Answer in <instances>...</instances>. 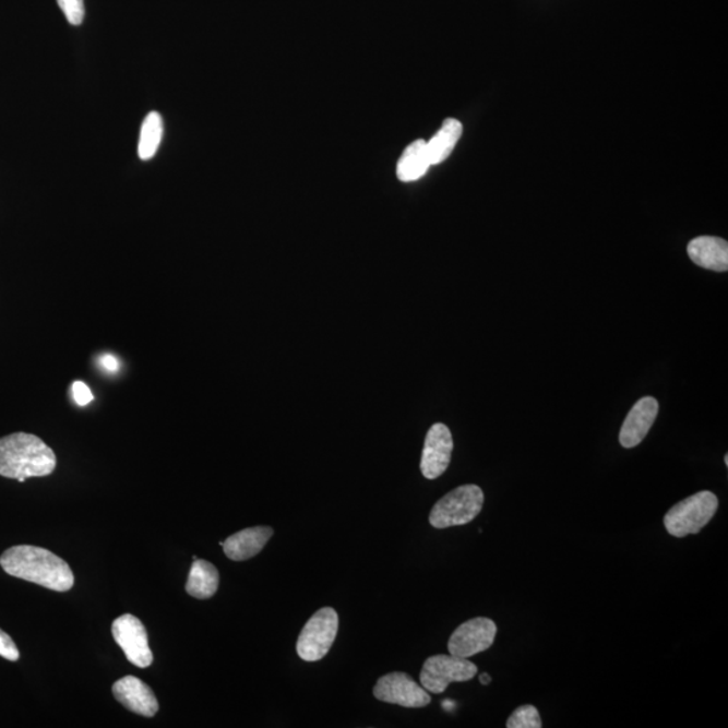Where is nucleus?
Wrapping results in <instances>:
<instances>
[{
    "label": "nucleus",
    "mask_w": 728,
    "mask_h": 728,
    "mask_svg": "<svg viewBox=\"0 0 728 728\" xmlns=\"http://www.w3.org/2000/svg\"><path fill=\"white\" fill-rule=\"evenodd\" d=\"M0 565L10 576L38 584L51 592L67 593L74 584L71 566L48 549L32 546L9 548L0 558Z\"/></svg>",
    "instance_id": "1"
},
{
    "label": "nucleus",
    "mask_w": 728,
    "mask_h": 728,
    "mask_svg": "<svg viewBox=\"0 0 728 728\" xmlns=\"http://www.w3.org/2000/svg\"><path fill=\"white\" fill-rule=\"evenodd\" d=\"M53 450L37 435L13 433L0 439V475L23 484L28 478L48 477L55 472Z\"/></svg>",
    "instance_id": "2"
},
{
    "label": "nucleus",
    "mask_w": 728,
    "mask_h": 728,
    "mask_svg": "<svg viewBox=\"0 0 728 728\" xmlns=\"http://www.w3.org/2000/svg\"><path fill=\"white\" fill-rule=\"evenodd\" d=\"M485 494L477 485H464L449 492L434 504L429 524L435 529L473 523L484 509Z\"/></svg>",
    "instance_id": "3"
},
{
    "label": "nucleus",
    "mask_w": 728,
    "mask_h": 728,
    "mask_svg": "<svg viewBox=\"0 0 728 728\" xmlns=\"http://www.w3.org/2000/svg\"><path fill=\"white\" fill-rule=\"evenodd\" d=\"M718 506L719 501L714 492H697V494L688 497L684 501L675 504L665 514V529H667L670 536L678 538L697 535L714 518Z\"/></svg>",
    "instance_id": "4"
},
{
    "label": "nucleus",
    "mask_w": 728,
    "mask_h": 728,
    "mask_svg": "<svg viewBox=\"0 0 728 728\" xmlns=\"http://www.w3.org/2000/svg\"><path fill=\"white\" fill-rule=\"evenodd\" d=\"M339 630V616L332 607L314 612L297 640V655L303 661H320L329 655Z\"/></svg>",
    "instance_id": "5"
},
{
    "label": "nucleus",
    "mask_w": 728,
    "mask_h": 728,
    "mask_svg": "<svg viewBox=\"0 0 728 728\" xmlns=\"http://www.w3.org/2000/svg\"><path fill=\"white\" fill-rule=\"evenodd\" d=\"M478 667L467 658L438 655L429 657L420 675L421 685L428 692L443 693L452 683H464L475 678Z\"/></svg>",
    "instance_id": "6"
},
{
    "label": "nucleus",
    "mask_w": 728,
    "mask_h": 728,
    "mask_svg": "<svg viewBox=\"0 0 728 728\" xmlns=\"http://www.w3.org/2000/svg\"><path fill=\"white\" fill-rule=\"evenodd\" d=\"M372 693L378 701L397 704V706L406 708H422L432 702V697L426 688L404 672L382 676Z\"/></svg>",
    "instance_id": "7"
},
{
    "label": "nucleus",
    "mask_w": 728,
    "mask_h": 728,
    "mask_svg": "<svg viewBox=\"0 0 728 728\" xmlns=\"http://www.w3.org/2000/svg\"><path fill=\"white\" fill-rule=\"evenodd\" d=\"M498 628L490 618L469 619L452 633L449 642L450 655L469 658L490 649L494 644Z\"/></svg>",
    "instance_id": "8"
},
{
    "label": "nucleus",
    "mask_w": 728,
    "mask_h": 728,
    "mask_svg": "<svg viewBox=\"0 0 728 728\" xmlns=\"http://www.w3.org/2000/svg\"><path fill=\"white\" fill-rule=\"evenodd\" d=\"M115 642L123 651L128 660L138 668H148L153 664V653L148 647L147 632L135 616L123 614L112 622Z\"/></svg>",
    "instance_id": "9"
},
{
    "label": "nucleus",
    "mask_w": 728,
    "mask_h": 728,
    "mask_svg": "<svg viewBox=\"0 0 728 728\" xmlns=\"http://www.w3.org/2000/svg\"><path fill=\"white\" fill-rule=\"evenodd\" d=\"M454 451V440L449 427L434 423L429 429L421 456V473L427 479H438L449 468Z\"/></svg>",
    "instance_id": "10"
},
{
    "label": "nucleus",
    "mask_w": 728,
    "mask_h": 728,
    "mask_svg": "<svg viewBox=\"0 0 728 728\" xmlns=\"http://www.w3.org/2000/svg\"><path fill=\"white\" fill-rule=\"evenodd\" d=\"M114 696L131 713L153 718L159 706L151 687L135 676H126L112 685Z\"/></svg>",
    "instance_id": "11"
},
{
    "label": "nucleus",
    "mask_w": 728,
    "mask_h": 728,
    "mask_svg": "<svg viewBox=\"0 0 728 728\" xmlns=\"http://www.w3.org/2000/svg\"><path fill=\"white\" fill-rule=\"evenodd\" d=\"M658 409L657 399L653 397L641 398L633 406L619 433V443L623 449H634L642 443L656 421Z\"/></svg>",
    "instance_id": "12"
},
{
    "label": "nucleus",
    "mask_w": 728,
    "mask_h": 728,
    "mask_svg": "<svg viewBox=\"0 0 728 728\" xmlns=\"http://www.w3.org/2000/svg\"><path fill=\"white\" fill-rule=\"evenodd\" d=\"M273 535L271 526L248 527L229 536L222 547L229 560L246 561L260 554Z\"/></svg>",
    "instance_id": "13"
},
{
    "label": "nucleus",
    "mask_w": 728,
    "mask_h": 728,
    "mask_svg": "<svg viewBox=\"0 0 728 728\" xmlns=\"http://www.w3.org/2000/svg\"><path fill=\"white\" fill-rule=\"evenodd\" d=\"M688 255L697 266L707 271H728V243L716 237H699L688 244Z\"/></svg>",
    "instance_id": "14"
},
{
    "label": "nucleus",
    "mask_w": 728,
    "mask_h": 728,
    "mask_svg": "<svg viewBox=\"0 0 728 728\" xmlns=\"http://www.w3.org/2000/svg\"><path fill=\"white\" fill-rule=\"evenodd\" d=\"M220 576L214 564L206 560H193L187 582V593L196 599H210L219 588Z\"/></svg>",
    "instance_id": "15"
},
{
    "label": "nucleus",
    "mask_w": 728,
    "mask_h": 728,
    "mask_svg": "<svg viewBox=\"0 0 728 728\" xmlns=\"http://www.w3.org/2000/svg\"><path fill=\"white\" fill-rule=\"evenodd\" d=\"M463 134V126L456 119H445L443 126L431 141L427 142V153L431 165L444 163L454 152Z\"/></svg>",
    "instance_id": "16"
},
{
    "label": "nucleus",
    "mask_w": 728,
    "mask_h": 728,
    "mask_svg": "<svg viewBox=\"0 0 728 728\" xmlns=\"http://www.w3.org/2000/svg\"><path fill=\"white\" fill-rule=\"evenodd\" d=\"M431 166L427 153V142L418 140L405 148L397 166L398 179L404 182L416 181L421 179Z\"/></svg>",
    "instance_id": "17"
},
{
    "label": "nucleus",
    "mask_w": 728,
    "mask_h": 728,
    "mask_svg": "<svg viewBox=\"0 0 728 728\" xmlns=\"http://www.w3.org/2000/svg\"><path fill=\"white\" fill-rule=\"evenodd\" d=\"M164 136V120L156 111L147 115L143 120L140 142H138V156L142 160L152 159L158 152L160 141Z\"/></svg>",
    "instance_id": "18"
},
{
    "label": "nucleus",
    "mask_w": 728,
    "mask_h": 728,
    "mask_svg": "<svg viewBox=\"0 0 728 728\" xmlns=\"http://www.w3.org/2000/svg\"><path fill=\"white\" fill-rule=\"evenodd\" d=\"M508 728H541L542 720L540 713L535 706L526 704L514 711L512 716L508 719Z\"/></svg>",
    "instance_id": "19"
},
{
    "label": "nucleus",
    "mask_w": 728,
    "mask_h": 728,
    "mask_svg": "<svg viewBox=\"0 0 728 728\" xmlns=\"http://www.w3.org/2000/svg\"><path fill=\"white\" fill-rule=\"evenodd\" d=\"M57 3L71 25H82L85 16L84 0H57Z\"/></svg>",
    "instance_id": "20"
},
{
    "label": "nucleus",
    "mask_w": 728,
    "mask_h": 728,
    "mask_svg": "<svg viewBox=\"0 0 728 728\" xmlns=\"http://www.w3.org/2000/svg\"><path fill=\"white\" fill-rule=\"evenodd\" d=\"M0 657L9 661L20 660L19 647H16L15 642L3 630H0Z\"/></svg>",
    "instance_id": "21"
},
{
    "label": "nucleus",
    "mask_w": 728,
    "mask_h": 728,
    "mask_svg": "<svg viewBox=\"0 0 728 728\" xmlns=\"http://www.w3.org/2000/svg\"><path fill=\"white\" fill-rule=\"evenodd\" d=\"M73 398L80 406H85L92 403L94 395L87 385L83 382H74L72 385Z\"/></svg>",
    "instance_id": "22"
},
{
    "label": "nucleus",
    "mask_w": 728,
    "mask_h": 728,
    "mask_svg": "<svg viewBox=\"0 0 728 728\" xmlns=\"http://www.w3.org/2000/svg\"><path fill=\"white\" fill-rule=\"evenodd\" d=\"M102 365L105 367L107 371H117L119 367L118 359L114 357V355H105V357L102 358Z\"/></svg>",
    "instance_id": "23"
},
{
    "label": "nucleus",
    "mask_w": 728,
    "mask_h": 728,
    "mask_svg": "<svg viewBox=\"0 0 728 728\" xmlns=\"http://www.w3.org/2000/svg\"><path fill=\"white\" fill-rule=\"evenodd\" d=\"M480 683L484 685H489L491 683L490 675L484 673L480 676Z\"/></svg>",
    "instance_id": "24"
},
{
    "label": "nucleus",
    "mask_w": 728,
    "mask_h": 728,
    "mask_svg": "<svg viewBox=\"0 0 728 728\" xmlns=\"http://www.w3.org/2000/svg\"><path fill=\"white\" fill-rule=\"evenodd\" d=\"M726 466H728V455L725 456Z\"/></svg>",
    "instance_id": "25"
}]
</instances>
